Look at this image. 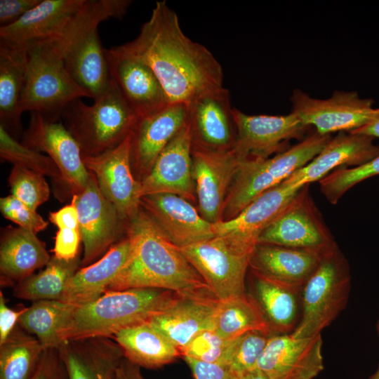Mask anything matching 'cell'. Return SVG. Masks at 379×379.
<instances>
[{
	"label": "cell",
	"instance_id": "47",
	"mask_svg": "<svg viewBox=\"0 0 379 379\" xmlns=\"http://www.w3.org/2000/svg\"><path fill=\"white\" fill-rule=\"evenodd\" d=\"M41 1V0H1L0 27L15 22Z\"/></svg>",
	"mask_w": 379,
	"mask_h": 379
},
{
	"label": "cell",
	"instance_id": "44",
	"mask_svg": "<svg viewBox=\"0 0 379 379\" xmlns=\"http://www.w3.org/2000/svg\"><path fill=\"white\" fill-rule=\"evenodd\" d=\"M29 379H69L58 348L45 349L35 372Z\"/></svg>",
	"mask_w": 379,
	"mask_h": 379
},
{
	"label": "cell",
	"instance_id": "43",
	"mask_svg": "<svg viewBox=\"0 0 379 379\" xmlns=\"http://www.w3.org/2000/svg\"><path fill=\"white\" fill-rule=\"evenodd\" d=\"M0 210L4 218L35 234L48 225V222L36 211L11 194L0 199Z\"/></svg>",
	"mask_w": 379,
	"mask_h": 379
},
{
	"label": "cell",
	"instance_id": "21",
	"mask_svg": "<svg viewBox=\"0 0 379 379\" xmlns=\"http://www.w3.org/2000/svg\"><path fill=\"white\" fill-rule=\"evenodd\" d=\"M300 189L282 182L267 190L235 218L213 224L215 236L251 253L262 232L279 215Z\"/></svg>",
	"mask_w": 379,
	"mask_h": 379
},
{
	"label": "cell",
	"instance_id": "28",
	"mask_svg": "<svg viewBox=\"0 0 379 379\" xmlns=\"http://www.w3.org/2000/svg\"><path fill=\"white\" fill-rule=\"evenodd\" d=\"M58 350L69 379H112L124 357L119 345L107 337L66 340Z\"/></svg>",
	"mask_w": 379,
	"mask_h": 379
},
{
	"label": "cell",
	"instance_id": "50",
	"mask_svg": "<svg viewBox=\"0 0 379 379\" xmlns=\"http://www.w3.org/2000/svg\"><path fill=\"white\" fill-rule=\"evenodd\" d=\"M112 379H145L140 371V366L134 364L125 357L117 367Z\"/></svg>",
	"mask_w": 379,
	"mask_h": 379
},
{
	"label": "cell",
	"instance_id": "34",
	"mask_svg": "<svg viewBox=\"0 0 379 379\" xmlns=\"http://www.w3.org/2000/svg\"><path fill=\"white\" fill-rule=\"evenodd\" d=\"M80 257L65 260L51 257L45 268L18 282L13 288V295L32 300H60L66 286L81 265Z\"/></svg>",
	"mask_w": 379,
	"mask_h": 379
},
{
	"label": "cell",
	"instance_id": "49",
	"mask_svg": "<svg viewBox=\"0 0 379 379\" xmlns=\"http://www.w3.org/2000/svg\"><path fill=\"white\" fill-rule=\"evenodd\" d=\"M77 199V194L72 195L70 204L49 213V220L58 229H79Z\"/></svg>",
	"mask_w": 379,
	"mask_h": 379
},
{
	"label": "cell",
	"instance_id": "48",
	"mask_svg": "<svg viewBox=\"0 0 379 379\" xmlns=\"http://www.w3.org/2000/svg\"><path fill=\"white\" fill-rule=\"evenodd\" d=\"M27 307L18 310L11 309L6 305L2 291L0 292V345L2 344L18 324L20 317Z\"/></svg>",
	"mask_w": 379,
	"mask_h": 379
},
{
	"label": "cell",
	"instance_id": "19",
	"mask_svg": "<svg viewBox=\"0 0 379 379\" xmlns=\"http://www.w3.org/2000/svg\"><path fill=\"white\" fill-rule=\"evenodd\" d=\"M88 0H41L15 22L0 27V42L25 47L65 34Z\"/></svg>",
	"mask_w": 379,
	"mask_h": 379
},
{
	"label": "cell",
	"instance_id": "38",
	"mask_svg": "<svg viewBox=\"0 0 379 379\" xmlns=\"http://www.w3.org/2000/svg\"><path fill=\"white\" fill-rule=\"evenodd\" d=\"M0 157L8 161L63 183L59 169L47 155L31 149L12 137L0 126Z\"/></svg>",
	"mask_w": 379,
	"mask_h": 379
},
{
	"label": "cell",
	"instance_id": "3",
	"mask_svg": "<svg viewBox=\"0 0 379 379\" xmlns=\"http://www.w3.org/2000/svg\"><path fill=\"white\" fill-rule=\"evenodd\" d=\"M179 294L155 288L108 291L98 299L74 305L60 331L66 340L112 338L125 328L148 322L167 308Z\"/></svg>",
	"mask_w": 379,
	"mask_h": 379
},
{
	"label": "cell",
	"instance_id": "23",
	"mask_svg": "<svg viewBox=\"0 0 379 379\" xmlns=\"http://www.w3.org/2000/svg\"><path fill=\"white\" fill-rule=\"evenodd\" d=\"M189 121L188 106L172 103L149 116L138 119L131 135V161L141 181L163 149Z\"/></svg>",
	"mask_w": 379,
	"mask_h": 379
},
{
	"label": "cell",
	"instance_id": "7",
	"mask_svg": "<svg viewBox=\"0 0 379 379\" xmlns=\"http://www.w3.org/2000/svg\"><path fill=\"white\" fill-rule=\"evenodd\" d=\"M350 286L347 260L336 246L324 254L303 286L300 317L290 335L303 338L321 334L346 307Z\"/></svg>",
	"mask_w": 379,
	"mask_h": 379
},
{
	"label": "cell",
	"instance_id": "5",
	"mask_svg": "<svg viewBox=\"0 0 379 379\" xmlns=\"http://www.w3.org/2000/svg\"><path fill=\"white\" fill-rule=\"evenodd\" d=\"M87 105L77 99L63 110L64 126L78 142L82 155L95 156L119 145L138 118L111 78L106 90Z\"/></svg>",
	"mask_w": 379,
	"mask_h": 379
},
{
	"label": "cell",
	"instance_id": "27",
	"mask_svg": "<svg viewBox=\"0 0 379 379\" xmlns=\"http://www.w3.org/2000/svg\"><path fill=\"white\" fill-rule=\"evenodd\" d=\"M98 25L88 27L78 34L68 46L63 58L69 75L93 100L106 90L111 79Z\"/></svg>",
	"mask_w": 379,
	"mask_h": 379
},
{
	"label": "cell",
	"instance_id": "31",
	"mask_svg": "<svg viewBox=\"0 0 379 379\" xmlns=\"http://www.w3.org/2000/svg\"><path fill=\"white\" fill-rule=\"evenodd\" d=\"M51 258L45 244L32 231L9 227L2 234L0 271L7 281H22L45 267Z\"/></svg>",
	"mask_w": 379,
	"mask_h": 379
},
{
	"label": "cell",
	"instance_id": "17",
	"mask_svg": "<svg viewBox=\"0 0 379 379\" xmlns=\"http://www.w3.org/2000/svg\"><path fill=\"white\" fill-rule=\"evenodd\" d=\"M321 334L294 338L271 335L256 368L269 379H314L324 369Z\"/></svg>",
	"mask_w": 379,
	"mask_h": 379
},
{
	"label": "cell",
	"instance_id": "15",
	"mask_svg": "<svg viewBox=\"0 0 379 379\" xmlns=\"http://www.w3.org/2000/svg\"><path fill=\"white\" fill-rule=\"evenodd\" d=\"M192 157L199 212L211 224L222 221L227 196L243 159L234 148L192 149Z\"/></svg>",
	"mask_w": 379,
	"mask_h": 379
},
{
	"label": "cell",
	"instance_id": "53",
	"mask_svg": "<svg viewBox=\"0 0 379 379\" xmlns=\"http://www.w3.org/2000/svg\"><path fill=\"white\" fill-rule=\"evenodd\" d=\"M375 328H376L378 335L379 336V317L376 322ZM368 379H379V365L377 370L371 375L369 376Z\"/></svg>",
	"mask_w": 379,
	"mask_h": 379
},
{
	"label": "cell",
	"instance_id": "2",
	"mask_svg": "<svg viewBox=\"0 0 379 379\" xmlns=\"http://www.w3.org/2000/svg\"><path fill=\"white\" fill-rule=\"evenodd\" d=\"M131 251L108 291L155 288L183 296H215L180 248L140 206L126 223Z\"/></svg>",
	"mask_w": 379,
	"mask_h": 379
},
{
	"label": "cell",
	"instance_id": "30",
	"mask_svg": "<svg viewBox=\"0 0 379 379\" xmlns=\"http://www.w3.org/2000/svg\"><path fill=\"white\" fill-rule=\"evenodd\" d=\"M251 292L265 319L271 335L290 334L300 317L301 291H298L253 273Z\"/></svg>",
	"mask_w": 379,
	"mask_h": 379
},
{
	"label": "cell",
	"instance_id": "20",
	"mask_svg": "<svg viewBox=\"0 0 379 379\" xmlns=\"http://www.w3.org/2000/svg\"><path fill=\"white\" fill-rule=\"evenodd\" d=\"M192 135L190 121L158 156L149 173L140 181V197L171 193L187 200L195 198L192 175Z\"/></svg>",
	"mask_w": 379,
	"mask_h": 379
},
{
	"label": "cell",
	"instance_id": "25",
	"mask_svg": "<svg viewBox=\"0 0 379 379\" xmlns=\"http://www.w3.org/2000/svg\"><path fill=\"white\" fill-rule=\"evenodd\" d=\"M326 253L257 244L250 255L249 268L253 273L301 291Z\"/></svg>",
	"mask_w": 379,
	"mask_h": 379
},
{
	"label": "cell",
	"instance_id": "41",
	"mask_svg": "<svg viewBox=\"0 0 379 379\" xmlns=\"http://www.w3.org/2000/svg\"><path fill=\"white\" fill-rule=\"evenodd\" d=\"M8 182L11 195L33 210L49 199L50 189L44 176L34 171L13 166Z\"/></svg>",
	"mask_w": 379,
	"mask_h": 379
},
{
	"label": "cell",
	"instance_id": "42",
	"mask_svg": "<svg viewBox=\"0 0 379 379\" xmlns=\"http://www.w3.org/2000/svg\"><path fill=\"white\" fill-rule=\"evenodd\" d=\"M234 339L226 340L213 330L196 335L180 350L181 356L224 365Z\"/></svg>",
	"mask_w": 379,
	"mask_h": 379
},
{
	"label": "cell",
	"instance_id": "14",
	"mask_svg": "<svg viewBox=\"0 0 379 379\" xmlns=\"http://www.w3.org/2000/svg\"><path fill=\"white\" fill-rule=\"evenodd\" d=\"M77 208L84 245L81 262L84 267L92 264L117 243L127 222L103 196L92 173L84 190L77 194Z\"/></svg>",
	"mask_w": 379,
	"mask_h": 379
},
{
	"label": "cell",
	"instance_id": "29",
	"mask_svg": "<svg viewBox=\"0 0 379 379\" xmlns=\"http://www.w3.org/2000/svg\"><path fill=\"white\" fill-rule=\"evenodd\" d=\"M128 236L114 244L98 260L79 269L69 280L60 301L75 305L104 294L125 265L131 251Z\"/></svg>",
	"mask_w": 379,
	"mask_h": 379
},
{
	"label": "cell",
	"instance_id": "52",
	"mask_svg": "<svg viewBox=\"0 0 379 379\" xmlns=\"http://www.w3.org/2000/svg\"><path fill=\"white\" fill-rule=\"evenodd\" d=\"M239 379H269L262 371L257 368L243 374Z\"/></svg>",
	"mask_w": 379,
	"mask_h": 379
},
{
	"label": "cell",
	"instance_id": "36",
	"mask_svg": "<svg viewBox=\"0 0 379 379\" xmlns=\"http://www.w3.org/2000/svg\"><path fill=\"white\" fill-rule=\"evenodd\" d=\"M213 331L226 340L252 331L272 335L261 312L248 294L219 301Z\"/></svg>",
	"mask_w": 379,
	"mask_h": 379
},
{
	"label": "cell",
	"instance_id": "26",
	"mask_svg": "<svg viewBox=\"0 0 379 379\" xmlns=\"http://www.w3.org/2000/svg\"><path fill=\"white\" fill-rule=\"evenodd\" d=\"M219 301L215 296L179 295L148 322L180 352L196 335L213 329Z\"/></svg>",
	"mask_w": 379,
	"mask_h": 379
},
{
	"label": "cell",
	"instance_id": "13",
	"mask_svg": "<svg viewBox=\"0 0 379 379\" xmlns=\"http://www.w3.org/2000/svg\"><path fill=\"white\" fill-rule=\"evenodd\" d=\"M131 133L117 147L95 156L82 155L103 196L127 222L140 207V182L133 174Z\"/></svg>",
	"mask_w": 379,
	"mask_h": 379
},
{
	"label": "cell",
	"instance_id": "12",
	"mask_svg": "<svg viewBox=\"0 0 379 379\" xmlns=\"http://www.w3.org/2000/svg\"><path fill=\"white\" fill-rule=\"evenodd\" d=\"M22 143L44 152L60 171L63 184L74 194L81 193L88 182L91 173L82 159L81 148L60 121L48 120L37 113H31Z\"/></svg>",
	"mask_w": 379,
	"mask_h": 379
},
{
	"label": "cell",
	"instance_id": "1",
	"mask_svg": "<svg viewBox=\"0 0 379 379\" xmlns=\"http://www.w3.org/2000/svg\"><path fill=\"white\" fill-rule=\"evenodd\" d=\"M118 47L150 67L170 104H188L206 91L223 87L220 62L206 46L184 34L178 15L165 1L156 2L133 40Z\"/></svg>",
	"mask_w": 379,
	"mask_h": 379
},
{
	"label": "cell",
	"instance_id": "35",
	"mask_svg": "<svg viewBox=\"0 0 379 379\" xmlns=\"http://www.w3.org/2000/svg\"><path fill=\"white\" fill-rule=\"evenodd\" d=\"M45 349L18 324L0 345V379H29Z\"/></svg>",
	"mask_w": 379,
	"mask_h": 379
},
{
	"label": "cell",
	"instance_id": "45",
	"mask_svg": "<svg viewBox=\"0 0 379 379\" xmlns=\"http://www.w3.org/2000/svg\"><path fill=\"white\" fill-rule=\"evenodd\" d=\"M81 241L79 229H58L53 249L55 258L65 260H73L78 256Z\"/></svg>",
	"mask_w": 379,
	"mask_h": 379
},
{
	"label": "cell",
	"instance_id": "16",
	"mask_svg": "<svg viewBox=\"0 0 379 379\" xmlns=\"http://www.w3.org/2000/svg\"><path fill=\"white\" fill-rule=\"evenodd\" d=\"M105 55L111 78L138 119L170 104L157 76L143 61L118 46L105 48Z\"/></svg>",
	"mask_w": 379,
	"mask_h": 379
},
{
	"label": "cell",
	"instance_id": "24",
	"mask_svg": "<svg viewBox=\"0 0 379 379\" xmlns=\"http://www.w3.org/2000/svg\"><path fill=\"white\" fill-rule=\"evenodd\" d=\"M374 138L363 134L339 133L331 138L323 149L307 164L284 180L287 185L300 189L319 181L337 167L359 166L379 155Z\"/></svg>",
	"mask_w": 379,
	"mask_h": 379
},
{
	"label": "cell",
	"instance_id": "46",
	"mask_svg": "<svg viewBox=\"0 0 379 379\" xmlns=\"http://www.w3.org/2000/svg\"><path fill=\"white\" fill-rule=\"evenodd\" d=\"M195 379H239L227 367L219 364L206 363L190 357H183Z\"/></svg>",
	"mask_w": 379,
	"mask_h": 379
},
{
	"label": "cell",
	"instance_id": "37",
	"mask_svg": "<svg viewBox=\"0 0 379 379\" xmlns=\"http://www.w3.org/2000/svg\"><path fill=\"white\" fill-rule=\"evenodd\" d=\"M74 305L60 300L33 302L20 317L18 325L35 335L44 349L58 348L62 343L59 332Z\"/></svg>",
	"mask_w": 379,
	"mask_h": 379
},
{
	"label": "cell",
	"instance_id": "22",
	"mask_svg": "<svg viewBox=\"0 0 379 379\" xmlns=\"http://www.w3.org/2000/svg\"><path fill=\"white\" fill-rule=\"evenodd\" d=\"M140 206L179 248L215 237L213 224L180 196L171 193L152 194L141 198Z\"/></svg>",
	"mask_w": 379,
	"mask_h": 379
},
{
	"label": "cell",
	"instance_id": "33",
	"mask_svg": "<svg viewBox=\"0 0 379 379\" xmlns=\"http://www.w3.org/2000/svg\"><path fill=\"white\" fill-rule=\"evenodd\" d=\"M112 338L124 357L140 367L159 368L181 355L179 349L149 322L121 330Z\"/></svg>",
	"mask_w": 379,
	"mask_h": 379
},
{
	"label": "cell",
	"instance_id": "40",
	"mask_svg": "<svg viewBox=\"0 0 379 379\" xmlns=\"http://www.w3.org/2000/svg\"><path fill=\"white\" fill-rule=\"evenodd\" d=\"M270 336L262 331H252L235 338L222 366L238 377L255 368Z\"/></svg>",
	"mask_w": 379,
	"mask_h": 379
},
{
	"label": "cell",
	"instance_id": "32",
	"mask_svg": "<svg viewBox=\"0 0 379 379\" xmlns=\"http://www.w3.org/2000/svg\"><path fill=\"white\" fill-rule=\"evenodd\" d=\"M26 63L25 48L0 42V126L13 138L22 127L20 102Z\"/></svg>",
	"mask_w": 379,
	"mask_h": 379
},
{
	"label": "cell",
	"instance_id": "10",
	"mask_svg": "<svg viewBox=\"0 0 379 379\" xmlns=\"http://www.w3.org/2000/svg\"><path fill=\"white\" fill-rule=\"evenodd\" d=\"M291 100L292 112L322 135L352 132L368 122L374 109L371 98H361L355 91H335L331 98L321 100L296 89Z\"/></svg>",
	"mask_w": 379,
	"mask_h": 379
},
{
	"label": "cell",
	"instance_id": "4",
	"mask_svg": "<svg viewBox=\"0 0 379 379\" xmlns=\"http://www.w3.org/2000/svg\"><path fill=\"white\" fill-rule=\"evenodd\" d=\"M23 48L27 51V63L20 102L22 113H37L48 120L58 121L69 104L83 97L90 98L67 71L65 52L57 39Z\"/></svg>",
	"mask_w": 379,
	"mask_h": 379
},
{
	"label": "cell",
	"instance_id": "39",
	"mask_svg": "<svg viewBox=\"0 0 379 379\" xmlns=\"http://www.w3.org/2000/svg\"><path fill=\"white\" fill-rule=\"evenodd\" d=\"M377 175H379V155L359 166L335 169L319 181L320 190L330 203L336 204L351 187Z\"/></svg>",
	"mask_w": 379,
	"mask_h": 379
},
{
	"label": "cell",
	"instance_id": "9",
	"mask_svg": "<svg viewBox=\"0 0 379 379\" xmlns=\"http://www.w3.org/2000/svg\"><path fill=\"white\" fill-rule=\"evenodd\" d=\"M180 248L220 301L247 294L251 253L216 236Z\"/></svg>",
	"mask_w": 379,
	"mask_h": 379
},
{
	"label": "cell",
	"instance_id": "6",
	"mask_svg": "<svg viewBox=\"0 0 379 379\" xmlns=\"http://www.w3.org/2000/svg\"><path fill=\"white\" fill-rule=\"evenodd\" d=\"M331 138L315 131L272 157L243 159L227 196L222 220L235 218L261 194L307 164Z\"/></svg>",
	"mask_w": 379,
	"mask_h": 379
},
{
	"label": "cell",
	"instance_id": "11",
	"mask_svg": "<svg viewBox=\"0 0 379 379\" xmlns=\"http://www.w3.org/2000/svg\"><path fill=\"white\" fill-rule=\"evenodd\" d=\"M237 128L234 149L242 159H267L287 149L290 140H303L310 126L291 112L286 115H249L233 107Z\"/></svg>",
	"mask_w": 379,
	"mask_h": 379
},
{
	"label": "cell",
	"instance_id": "51",
	"mask_svg": "<svg viewBox=\"0 0 379 379\" xmlns=\"http://www.w3.org/2000/svg\"><path fill=\"white\" fill-rule=\"evenodd\" d=\"M350 133L363 134L373 138H379V107L374 108L371 119L366 125Z\"/></svg>",
	"mask_w": 379,
	"mask_h": 379
},
{
	"label": "cell",
	"instance_id": "8",
	"mask_svg": "<svg viewBox=\"0 0 379 379\" xmlns=\"http://www.w3.org/2000/svg\"><path fill=\"white\" fill-rule=\"evenodd\" d=\"M258 244L326 253L337 246L310 194L302 186L262 232Z\"/></svg>",
	"mask_w": 379,
	"mask_h": 379
},
{
	"label": "cell",
	"instance_id": "18",
	"mask_svg": "<svg viewBox=\"0 0 379 379\" xmlns=\"http://www.w3.org/2000/svg\"><path fill=\"white\" fill-rule=\"evenodd\" d=\"M187 106L192 149L224 151L234 148L237 128L227 89L221 87L206 91Z\"/></svg>",
	"mask_w": 379,
	"mask_h": 379
}]
</instances>
